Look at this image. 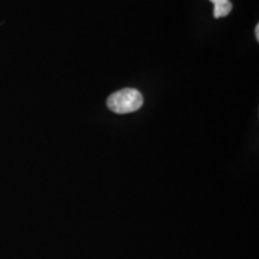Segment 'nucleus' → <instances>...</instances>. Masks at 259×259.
<instances>
[{
	"instance_id": "1",
	"label": "nucleus",
	"mask_w": 259,
	"mask_h": 259,
	"mask_svg": "<svg viewBox=\"0 0 259 259\" xmlns=\"http://www.w3.org/2000/svg\"><path fill=\"white\" fill-rule=\"evenodd\" d=\"M143 106V96L137 89L126 88L112 94L107 100V107L116 114L138 111Z\"/></svg>"
},
{
	"instance_id": "2",
	"label": "nucleus",
	"mask_w": 259,
	"mask_h": 259,
	"mask_svg": "<svg viewBox=\"0 0 259 259\" xmlns=\"http://www.w3.org/2000/svg\"><path fill=\"white\" fill-rule=\"evenodd\" d=\"M233 5L231 2H225L220 3V4L213 5V17L215 18H222L229 15V12L232 11Z\"/></svg>"
},
{
	"instance_id": "3",
	"label": "nucleus",
	"mask_w": 259,
	"mask_h": 259,
	"mask_svg": "<svg viewBox=\"0 0 259 259\" xmlns=\"http://www.w3.org/2000/svg\"><path fill=\"white\" fill-rule=\"evenodd\" d=\"M254 34H255V38H257V41H259V24H257V27H255Z\"/></svg>"
},
{
	"instance_id": "4",
	"label": "nucleus",
	"mask_w": 259,
	"mask_h": 259,
	"mask_svg": "<svg viewBox=\"0 0 259 259\" xmlns=\"http://www.w3.org/2000/svg\"><path fill=\"white\" fill-rule=\"evenodd\" d=\"M213 5L215 4H220V3H225V2H229V0H210Z\"/></svg>"
}]
</instances>
